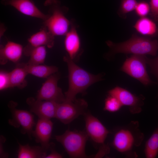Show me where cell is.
<instances>
[{"label":"cell","mask_w":158,"mask_h":158,"mask_svg":"<svg viewBox=\"0 0 158 158\" xmlns=\"http://www.w3.org/2000/svg\"><path fill=\"white\" fill-rule=\"evenodd\" d=\"M26 103L30 109V111L34 113L39 118L47 119L55 118L58 104L56 102L40 100L32 97L28 98Z\"/></svg>","instance_id":"cell-12"},{"label":"cell","mask_w":158,"mask_h":158,"mask_svg":"<svg viewBox=\"0 0 158 158\" xmlns=\"http://www.w3.org/2000/svg\"><path fill=\"white\" fill-rule=\"evenodd\" d=\"M146 56L133 54L127 58L120 70L145 86L152 83L146 69Z\"/></svg>","instance_id":"cell-7"},{"label":"cell","mask_w":158,"mask_h":158,"mask_svg":"<svg viewBox=\"0 0 158 158\" xmlns=\"http://www.w3.org/2000/svg\"><path fill=\"white\" fill-rule=\"evenodd\" d=\"M72 22L70 30L65 35L64 45L66 55L74 61L81 53V41L76 26Z\"/></svg>","instance_id":"cell-16"},{"label":"cell","mask_w":158,"mask_h":158,"mask_svg":"<svg viewBox=\"0 0 158 158\" xmlns=\"http://www.w3.org/2000/svg\"><path fill=\"white\" fill-rule=\"evenodd\" d=\"M25 66L28 74L36 77L47 78L58 71V68L53 66L39 64L31 65L25 64Z\"/></svg>","instance_id":"cell-21"},{"label":"cell","mask_w":158,"mask_h":158,"mask_svg":"<svg viewBox=\"0 0 158 158\" xmlns=\"http://www.w3.org/2000/svg\"><path fill=\"white\" fill-rule=\"evenodd\" d=\"M16 103L10 102L8 105L12 114V118L8 120V123L13 127H21V132L22 134H27L30 139L33 131V128L35 124L34 116L31 112L16 108Z\"/></svg>","instance_id":"cell-9"},{"label":"cell","mask_w":158,"mask_h":158,"mask_svg":"<svg viewBox=\"0 0 158 158\" xmlns=\"http://www.w3.org/2000/svg\"><path fill=\"white\" fill-rule=\"evenodd\" d=\"M139 127L138 121H133L118 128L112 142L113 147L127 157H137L138 156L133 149L141 145L145 137Z\"/></svg>","instance_id":"cell-2"},{"label":"cell","mask_w":158,"mask_h":158,"mask_svg":"<svg viewBox=\"0 0 158 158\" xmlns=\"http://www.w3.org/2000/svg\"><path fill=\"white\" fill-rule=\"evenodd\" d=\"M28 44L23 49L24 54L28 56L32 49L41 46L51 48L54 43V36L42 27L40 30L31 35L28 39Z\"/></svg>","instance_id":"cell-14"},{"label":"cell","mask_w":158,"mask_h":158,"mask_svg":"<svg viewBox=\"0 0 158 158\" xmlns=\"http://www.w3.org/2000/svg\"><path fill=\"white\" fill-rule=\"evenodd\" d=\"M68 72V88L64 94L66 100L73 101L79 93L84 94L93 84L102 80V75L92 74L76 65L67 56L63 58Z\"/></svg>","instance_id":"cell-1"},{"label":"cell","mask_w":158,"mask_h":158,"mask_svg":"<svg viewBox=\"0 0 158 158\" xmlns=\"http://www.w3.org/2000/svg\"><path fill=\"white\" fill-rule=\"evenodd\" d=\"M85 122V131L89 138L97 146L99 150L95 156L101 157L109 153L110 148L105 141L110 131L101 121L90 112H87L84 115Z\"/></svg>","instance_id":"cell-5"},{"label":"cell","mask_w":158,"mask_h":158,"mask_svg":"<svg viewBox=\"0 0 158 158\" xmlns=\"http://www.w3.org/2000/svg\"><path fill=\"white\" fill-rule=\"evenodd\" d=\"M53 124L50 119L39 118L32 135L36 142L40 143L45 149H49Z\"/></svg>","instance_id":"cell-15"},{"label":"cell","mask_w":158,"mask_h":158,"mask_svg":"<svg viewBox=\"0 0 158 158\" xmlns=\"http://www.w3.org/2000/svg\"><path fill=\"white\" fill-rule=\"evenodd\" d=\"M108 95L115 97L122 105L128 107L130 112L132 114H138L142 111L145 97L142 95H136L127 90L116 86L108 92Z\"/></svg>","instance_id":"cell-11"},{"label":"cell","mask_w":158,"mask_h":158,"mask_svg":"<svg viewBox=\"0 0 158 158\" xmlns=\"http://www.w3.org/2000/svg\"><path fill=\"white\" fill-rule=\"evenodd\" d=\"M136 14L140 17H146L150 11V5L145 1L138 3L135 9Z\"/></svg>","instance_id":"cell-26"},{"label":"cell","mask_w":158,"mask_h":158,"mask_svg":"<svg viewBox=\"0 0 158 158\" xmlns=\"http://www.w3.org/2000/svg\"><path fill=\"white\" fill-rule=\"evenodd\" d=\"M87 107V103L83 99H76L73 101L65 100L58 104L55 118L65 124H68L86 112Z\"/></svg>","instance_id":"cell-8"},{"label":"cell","mask_w":158,"mask_h":158,"mask_svg":"<svg viewBox=\"0 0 158 158\" xmlns=\"http://www.w3.org/2000/svg\"><path fill=\"white\" fill-rule=\"evenodd\" d=\"M144 152L146 158H155L158 154V123L150 138L146 141Z\"/></svg>","instance_id":"cell-22"},{"label":"cell","mask_w":158,"mask_h":158,"mask_svg":"<svg viewBox=\"0 0 158 158\" xmlns=\"http://www.w3.org/2000/svg\"><path fill=\"white\" fill-rule=\"evenodd\" d=\"M58 1V0H46L44 3V5L45 6H50Z\"/></svg>","instance_id":"cell-31"},{"label":"cell","mask_w":158,"mask_h":158,"mask_svg":"<svg viewBox=\"0 0 158 158\" xmlns=\"http://www.w3.org/2000/svg\"><path fill=\"white\" fill-rule=\"evenodd\" d=\"M50 6L48 16L44 20L43 26L54 37L65 36L70 30L72 23L66 16L68 8L61 6L59 1Z\"/></svg>","instance_id":"cell-4"},{"label":"cell","mask_w":158,"mask_h":158,"mask_svg":"<svg viewBox=\"0 0 158 158\" xmlns=\"http://www.w3.org/2000/svg\"><path fill=\"white\" fill-rule=\"evenodd\" d=\"M156 58L157 59H158V56L156 57Z\"/></svg>","instance_id":"cell-32"},{"label":"cell","mask_w":158,"mask_h":158,"mask_svg":"<svg viewBox=\"0 0 158 158\" xmlns=\"http://www.w3.org/2000/svg\"><path fill=\"white\" fill-rule=\"evenodd\" d=\"M18 143V158H44L47 155V150L41 146H30L28 144L23 145Z\"/></svg>","instance_id":"cell-18"},{"label":"cell","mask_w":158,"mask_h":158,"mask_svg":"<svg viewBox=\"0 0 158 158\" xmlns=\"http://www.w3.org/2000/svg\"><path fill=\"white\" fill-rule=\"evenodd\" d=\"M10 87L9 73L1 71L0 72V90Z\"/></svg>","instance_id":"cell-27"},{"label":"cell","mask_w":158,"mask_h":158,"mask_svg":"<svg viewBox=\"0 0 158 158\" xmlns=\"http://www.w3.org/2000/svg\"><path fill=\"white\" fill-rule=\"evenodd\" d=\"M59 75L55 73L46 78L38 91L37 99L50 101L60 103L66 100L61 89L58 86Z\"/></svg>","instance_id":"cell-10"},{"label":"cell","mask_w":158,"mask_h":158,"mask_svg":"<svg viewBox=\"0 0 158 158\" xmlns=\"http://www.w3.org/2000/svg\"><path fill=\"white\" fill-rule=\"evenodd\" d=\"M1 3L13 6L19 12L26 16L44 20L48 15L42 12L31 0H2Z\"/></svg>","instance_id":"cell-13"},{"label":"cell","mask_w":158,"mask_h":158,"mask_svg":"<svg viewBox=\"0 0 158 158\" xmlns=\"http://www.w3.org/2000/svg\"><path fill=\"white\" fill-rule=\"evenodd\" d=\"M106 43L110 48V53L111 54L123 53L154 56L158 49L157 40L135 35L124 42L116 43L109 40Z\"/></svg>","instance_id":"cell-3"},{"label":"cell","mask_w":158,"mask_h":158,"mask_svg":"<svg viewBox=\"0 0 158 158\" xmlns=\"http://www.w3.org/2000/svg\"><path fill=\"white\" fill-rule=\"evenodd\" d=\"M146 63L150 67L151 72L157 77L158 80V59H149L146 56Z\"/></svg>","instance_id":"cell-28"},{"label":"cell","mask_w":158,"mask_h":158,"mask_svg":"<svg viewBox=\"0 0 158 158\" xmlns=\"http://www.w3.org/2000/svg\"><path fill=\"white\" fill-rule=\"evenodd\" d=\"M23 46L20 44L8 41L4 45H1L0 49V63L4 64L8 61L15 63L20 59L23 52Z\"/></svg>","instance_id":"cell-17"},{"label":"cell","mask_w":158,"mask_h":158,"mask_svg":"<svg viewBox=\"0 0 158 158\" xmlns=\"http://www.w3.org/2000/svg\"><path fill=\"white\" fill-rule=\"evenodd\" d=\"M136 30L145 36H153L158 32V28L155 23L146 17H140L134 25Z\"/></svg>","instance_id":"cell-20"},{"label":"cell","mask_w":158,"mask_h":158,"mask_svg":"<svg viewBox=\"0 0 158 158\" xmlns=\"http://www.w3.org/2000/svg\"><path fill=\"white\" fill-rule=\"evenodd\" d=\"M45 46H41L34 48L29 52L28 56L30 58L26 64L34 65L43 64L47 55V50Z\"/></svg>","instance_id":"cell-23"},{"label":"cell","mask_w":158,"mask_h":158,"mask_svg":"<svg viewBox=\"0 0 158 158\" xmlns=\"http://www.w3.org/2000/svg\"><path fill=\"white\" fill-rule=\"evenodd\" d=\"M88 136L85 131L67 130L63 134L55 136L71 158H87L85 147Z\"/></svg>","instance_id":"cell-6"},{"label":"cell","mask_w":158,"mask_h":158,"mask_svg":"<svg viewBox=\"0 0 158 158\" xmlns=\"http://www.w3.org/2000/svg\"><path fill=\"white\" fill-rule=\"evenodd\" d=\"M105 99L103 109L110 112L118 111L123 106L118 100L114 97L108 95Z\"/></svg>","instance_id":"cell-24"},{"label":"cell","mask_w":158,"mask_h":158,"mask_svg":"<svg viewBox=\"0 0 158 158\" xmlns=\"http://www.w3.org/2000/svg\"><path fill=\"white\" fill-rule=\"evenodd\" d=\"M137 4L136 0H121L118 12L119 15L124 16L135 10Z\"/></svg>","instance_id":"cell-25"},{"label":"cell","mask_w":158,"mask_h":158,"mask_svg":"<svg viewBox=\"0 0 158 158\" xmlns=\"http://www.w3.org/2000/svg\"><path fill=\"white\" fill-rule=\"evenodd\" d=\"M9 73L10 87H17L22 89L27 84L25 79L28 74L25 66V64L18 65Z\"/></svg>","instance_id":"cell-19"},{"label":"cell","mask_w":158,"mask_h":158,"mask_svg":"<svg viewBox=\"0 0 158 158\" xmlns=\"http://www.w3.org/2000/svg\"><path fill=\"white\" fill-rule=\"evenodd\" d=\"M54 145L53 143H50L49 149L51 150V153L47 155L45 158H61L63 157L61 154L57 152L53 148Z\"/></svg>","instance_id":"cell-30"},{"label":"cell","mask_w":158,"mask_h":158,"mask_svg":"<svg viewBox=\"0 0 158 158\" xmlns=\"http://www.w3.org/2000/svg\"><path fill=\"white\" fill-rule=\"evenodd\" d=\"M150 14L154 20L158 21V0H150Z\"/></svg>","instance_id":"cell-29"}]
</instances>
